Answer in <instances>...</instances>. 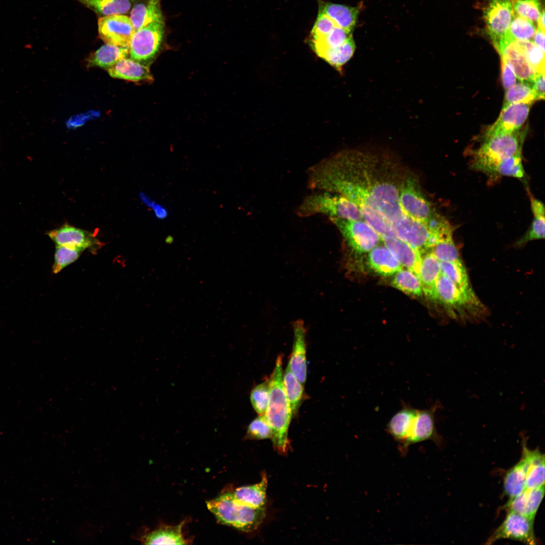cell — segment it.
<instances>
[{
	"instance_id": "1",
	"label": "cell",
	"mask_w": 545,
	"mask_h": 545,
	"mask_svg": "<svg viewBox=\"0 0 545 545\" xmlns=\"http://www.w3.org/2000/svg\"><path fill=\"white\" fill-rule=\"evenodd\" d=\"M377 161L376 157L360 151L340 152L323 164L320 187L353 202L363 220L381 238L396 237L424 251L429 246L431 232L404 212L399 201L400 184L390 172L382 170Z\"/></svg>"
},
{
	"instance_id": "2",
	"label": "cell",
	"mask_w": 545,
	"mask_h": 545,
	"mask_svg": "<svg viewBox=\"0 0 545 545\" xmlns=\"http://www.w3.org/2000/svg\"><path fill=\"white\" fill-rule=\"evenodd\" d=\"M282 355H279L269 380V400L265 413L272 430L275 448L285 453L289 447L288 429L292 416L283 380Z\"/></svg>"
},
{
	"instance_id": "3",
	"label": "cell",
	"mask_w": 545,
	"mask_h": 545,
	"mask_svg": "<svg viewBox=\"0 0 545 545\" xmlns=\"http://www.w3.org/2000/svg\"><path fill=\"white\" fill-rule=\"evenodd\" d=\"M208 509L221 523L245 532L255 530L265 517V509H254L242 504L233 492L223 493L206 502Z\"/></svg>"
},
{
	"instance_id": "4",
	"label": "cell",
	"mask_w": 545,
	"mask_h": 545,
	"mask_svg": "<svg viewBox=\"0 0 545 545\" xmlns=\"http://www.w3.org/2000/svg\"><path fill=\"white\" fill-rule=\"evenodd\" d=\"M301 217L323 214L330 218L352 221H363L357 206L346 197L328 192L315 193L307 196L297 210Z\"/></svg>"
},
{
	"instance_id": "5",
	"label": "cell",
	"mask_w": 545,
	"mask_h": 545,
	"mask_svg": "<svg viewBox=\"0 0 545 545\" xmlns=\"http://www.w3.org/2000/svg\"><path fill=\"white\" fill-rule=\"evenodd\" d=\"M436 289L438 301L442 302L454 317L478 316L484 311V306L472 289L460 288L442 272Z\"/></svg>"
},
{
	"instance_id": "6",
	"label": "cell",
	"mask_w": 545,
	"mask_h": 545,
	"mask_svg": "<svg viewBox=\"0 0 545 545\" xmlns=\"http://www.w3.org/2000/svg\"><path fill=\"white\" fill-rule=\"evenodd\" d=\"M524 133L519 130L513 132H486L483 142L474 151L472 157L490 160L508 158L522 152Z\"/></svg>"
},
{
	"instance_id": "7",
	"label": "cell",
	"mask_w": 545,
	"mask_h": 545,
	"mask_svg": "<svg viewBox=\"0 0 545 545\" xmlns=\"http://www.w3.org/2000/svg\"><path fill=\"white\" fill-rule=\"evenodd\" d=\"M399 190L400 203L404 212L429 229L431 224L439 214L433 210L430 203L424 197L416 179L410 176L403 178Z\"/></svg>"
},
{
	"instance_id": "8",
	"label": "cell",
	"mask_w": 545,
	"mask_h": 545,
	"mask_svg": "<svg viewBox=\"0 0 545 545\" xmlns=\"http://www.w3.org/2000/svg\"><path fill=\"white\" fill-rule=\"evenodd\" d=\"M164 33L163 19L152 22L135 31L129 45L130 58L149 66L159 51Z\"/></svg>"
},
{
	"instance_id": "9",
	"label": "cell",
	"mask_w": 545,
	"mask_h": 545,
	"mask_svg": "<svg viewBox=\"0 0 545 545\" xmlns=\"http://www.w3.org/2000/svg\"><path fill=\"white\" fill-rule=\"evenodd\" d=\"M330 220L338 228L348 246L358 253L369 252L382 241L380 236L364 221L337 218Z\"/></svg>"
},
{
	"instance_id": "10",
	"label": "cell",
	"mask_w": 545,
	"mask_h": 545,
	"mask_svg": "<svg viewBox=\"0 0 545 545\" xmlns=\"http://www.w3.org/2000/svg\"><path fill=\"white\" fill-rule=\"evenodd\" d=\"M534 519L520 513L508 511L502 523L486 540L491 544L501 539H511L527 544H535L536 540L533 529Z\"/></svg>"
},
{
	"instance_id": "11",
	"label": "cell",
	"mask_w": 545,
	"mask_h": 545,
	"mask_svg": "<svg viewBox=\"0 0 545 545\" xmlns=\"http://www.w3.org/2000/svg\"><path fill=\"white\" fill-rule=\"evenodd\" d=\"M487 33L493 44L504 38L514 13L510 0H486L482 8Z\"/></svg>"
},
{
	"instance_id": "12",
	"label": "cell",
	"mask_w": 545,
	"mask_h": 545,
	"mask_svg": "<svg viewBox=\"0 0 545 545\" xmlns=\"http://www.w3.org/2000/svg\"><path fill=\"white\" fill-rule=\"evenodd\" d=\"M100 38L106 44L129 47L135 29L130 18L122 14L103 16L98 21Z\"/></svg>"
},
{
	"instance_id": "13",
	"label": "cell",
	"mask_w": 545,
	"mask_h": 545,
	"mask_svg": "<svg viewBox=\"0 0 545 545\" xmlns=\"http://www.w3.org/2000/svg\"><path fill=\"white\" fill-rule=\"evenodd\" d=\"M493 45L500 53L501 59L511 68L519 80L530 82L532 79L535 73L516 39L507 33L504 38Z\"/></svg>"
},
{
	"instance_id": "14",
	"label": "cell",
	"mask_w": 545,
	"mask_h": 545,
	"mask_svg": "<svg viewBox=\"0 0 545 545\" xmlns=\"http://www.w3.org/2000/svg\"><path fill=\"white\" fill-rule=\"evenodd\" d=\"M470 166L472 170L492 177L505 176L521 179L525 174L522 152L499 160L472 157Z\"/></svg>"
},
{
	"instance_id": "15",
	"label": "cell",
	"mask_w": 545,
	"mask_h": 545,
	"mask_svg": "<svg viewBox=\"0 0 545 545\" xmlns=\"http://www.w3.org/2000/svg\"><path fill=\"white\" fill-rule=\"evenodd\" d=\"M440 407L441 404L436 403L428 409H418L410 434L400 449L401 452L406 453L410 445L416 443L428 440L436 443L441 441V437L436 430L434 418Z\"/></svg>"
},
{
	"instance_id": "16",
	"label": "cell",
	"mask_w": 545,
	"mask_h": 545,
	"mask_svg": "<svg viewBox=\"0 0 545 545\" xmlns=\"http://www.w3.org/2000/svg\"><path fill=\"white\" fill-rule=\"evenodd\" d=\"M48 235L56 246H68L83 250L94 249L100 246V242L93 234L70 225L65 224L53 230Z\"/></svg>"
},
{
	"instance_id": "17",
	"label": "cell",
	"mask_w": 545,
	"mask_h": 545,
	"mask_svg": "<svg viewBox=\"0 0 545 545\" xmlns=\"http://www.w3.org/2000/svg\"><path fill=\"white\" fill-rule=\"evenodd\" d=\"M293 330V345L288 365L298 381L304 385L306 380L307 363L306 330L303 322L301 320L295 322Z\"/></svg>"
},
{
	"instance_id": "18",
	"label": "cell",
	"mask_w": 545,
	"mask_h": 545,
	"mask_svg": "<svg viewBox=\"0 0 545 545\" xmlns=\"http://www.w3.org/2000/svg\"><path fill=\"white\" fill-rule=\"evenodd\" d=\"M532 104L517 103L503 106L498 119L487 131L513 132L520 130L528 116Z\"/></svg>"
},
{
	"instance_id": "19",
	"label": "cell",
	"mask_w": 545,
	"mask_h": 545,
	"mask_svg": "<svg viewBox=\"0 0 545 545\" xmlns=\"http://www.w3.org/2000/svg\"><path fill=\"white\" fill-rule=\"evenodd\" d=\"M382 241L402 266L412 271L419 279L422 259L421 252L395 237L385 236L382 238Z\"/></svg>"
},
{
	"instance_id": "20",
	"label": "cell",
	"mask_w": 545,
	"mask_h": 545,
	"mask_svg": "<svg viewBox=\"0 0 545 545\" xmlns=\"http://www.w3.org/2000/svg\"><path fill=\"white\" fill-rule=\"evenodd\" d=\"M418 409L403 402L401 408L391 418L386 430L400 445V450L409 438Z\"/></svg>"
},
{
	"instance_id": "21",
	"label": "cell",
	"mask_w": 545,
	"mask_h": 545,
	"mask_svg": "<svg viewBox=\"0 0 545 545\" xmlns=\"http://www.w3.org/2000/svg\"><path fill=\"white\" fill-rule=\"evenodd\" d=\"M544 495V485L534 488H525L518 495L510 498L505 506L513 511L534 519Z\"/></svg>"
},
{
	"instance_id": "22",
	"label": "cell",
	"mask_w": 545,
	"mask_h": 545,
	"mask_svg": "<svg viewBox=\"0 0 545 545\" xmlns=\"http://www.w3.org/2000/svg\"><path fill=\"white\" fill-rule=\"evenodd\" d=\"M520 460L506 473L504 479V490L506 495L514 497L525 488L527 469L529 463V449L523 441Z\"/></svg>"
},
{
	"instance_id": "23",
	"label": "cell",
	"mask_w": 545,
	"mask_h": 545,
	"mask_svg": "<svg viewBox=\"0 0 545 545\" xmlns=\"http://www.w3.org/2000/svg\"><path fill=\"white\" fill-rule=\"evenodd\" d=\"M318 12L332 19L336 24L348 32H352L359 14V8L318 0Z\"/></svg>"
},
{
	"instance_id": "24",
	"label": "cell",
	"mask_w": 545,
	"mask_h": 545,
	"mask_svg": "<svg viewBox=\"0 0 545 545\" xmlns=\"http://www.w3.org/2000/svg\"><path fill=\"white\" fill-rule=\"evenodd\" d=\"M109 75L116 78L133 82L148 81L153 80L149 66L131 58H123L107 69Z\"/></svg>"
},
{
	"instance_id": "25",
	"label": "cell",
	"mask_w": 545,
	"mask_h": 545,
	"mask_svg": "<svg viewBox=\"0 0 545 545\" xmlns=\"http://www.w3.org/2000/svg\"><path fill=\"white\" fill-rule=\"evenodd\" d=\"M441 273L440 261L431 251L422 257L419 275L422 290L432 300H438L436 286Z\"/></svg>"
},
{
	"instance_id": "26",
	"label": "cell",
	"mask_w": 545,
	"mask_h": 545,
	"mask_svg": "<svg viewBox=\"0 0 545 545\" xmlns=\"http://www.w3.org/2000/svg\"><path fill=\"white\" fill-rule=\"evenodd\" d=\"M368 263L376 273L388 277L402 268L398 260L385 246L377 245L369 251Z\"/></svg>"
},
{
	"instance_id": "27",
	"label": "cell",
	"mask_w": 545,
	"mask_h": 545,
	"mask_svg": "<svg viewBox=\"0 0 545 545\" xmlns=\"http://www.w3.org/2000/svg\"><path fill=\"white\" fill-rule=\"evenodd\" d=\"M267 486V479L264 474L258 483L238 487L233 494L236 500L243 505L254 509L264 508Z\"/></svg>"
},
{
	"instance_id": "28",
	"label": "cell",
	"mask_w": 545,
	"mask_h": 545,
	"mask_svg": "<svg viewBox=\"0 0 545 545\" xmlns=\"http://www.w3.org/2000/svg\"><path fill=\"white\" fill-rule=\"evenodd\" d=\"M183 522L175 526H164L146 532L138 537L145 544H185L186 540L182 534Z\"/></svg>"
},
{
	"instance_id": "29",
	"label": "cell",
	"mask_w": 545,
	"mask_h": 545,
	"mask_svg": "<svg viewBox=\"0 0 545 545\" xmlns=\"http://www.w3.org/2000/svg\"><path fill=\"white\" fill-rule=\"evenodd\" d=\"M130 18L135 31L163 19L159 0H139L133 7Z\"/></svg>"
},
{
	"instance_id": "30",
	"label": "cell",
	"mask_w": 545,
	"mask_h": 545,
	"mask_svg": "<svg viewBox=\"0 0 545 545\" xmlns=\"http://www.w3.org/2000/svg\"><path fill=\"white\" fill-rule=\"evenodd\" d=\"M129 53V47L106 44L89 56L87 65L108 69L119 60L126 58Z\"/></svg>"
},
{
	"instance_id": "31",
	"label": "cell",
	"mask_w": 545,
	"mask_h": 545,
	"mask_svg": "<svg viewBox=\"0 0 545 545\" xmlns=\"http://www.w3.org/2000/svg\"><path fill=\"white\" fill-rule=\"evenodd\" d=\"M453 227L449 223L440 233L438 240L431 248V252L440 262L460 260L453 238Z\"/></svg>"
},
{
	"instance_id": "32",
	"label": "cell",
	"mask_w": 545,
	"mask_h": 545,
	"mask_svg": "<svg viewBox=\"0 0 545 545\" xmlns=\"http://www.w3.org/2000/svg\"><path fill=\"white\" fill-rule=\"evenodd\" d=\"M530 205L533 215V221L525 235L517 241V246H522L535 240L544 238L545 213L542 202L533 197H530Z\"/></svg>"
},
{
	"instance_id": "33",
	"label": "cell",
	"mask_w": 545,
	"mask_h": 545,
	"mask_svg": "<svg viewBox=\"0 0 545 545\" xmlns=\"http://www.w3.org/2000/svg\"><path fill=\"white\" fill-rule=\"evenodd\" d=\"M355 49V43L351 36L341 45L325 51L319 57L340 73H343L344 66L352 58Z\"/></svg>"
},
{
	"instance_id": "34",
	"label": "cell",
	"mask_w": 545,
	"mask_h": 545,
	"mask_svg": "<svg viewBox=\"0 0 545 545\" xmlns=\"http://www.w3.org/2000/svg\"><path fill=\"white\" fill-rule=\"evenodd\" d=\"M351 36V33L337 26L322 37L314 40L308 39V43L316 55L319 57L325 51L341 45Z\"/></svg>"
},
{
	"instance_id": "35",
	"label": "cell",
	"mask_w": 545,
	"mask_h": 545,
	"mask_svg": "<svg viewBox=\"0 0 545 545\" xmlns=\"http://www.w3.org/2000/svg\"><path fill=\"white\" fill-rule=\"evenodd\" d=\"M96 13L103 16L127 13L132 0H78Z\"/></svg>"
},
{
	"instance_id": "36",
	"label": "cell",
	"mask_w": 545,
	"mask_h": 545,
	"mask_svg": "<svg viewBox=\"0 0 545 545\" xmlns=\"http://www.w3.org/2000/svg\"><path fill=\"white\" fill-rule=\"evenodd\" d=\"M544 485V456L538 449L529 450L525 488H534Z\"/></svg>"
},
{
	"instance_id": "37",
	"label": "cell",
	"mask_w": 545,
	"mask_h": 545,
	"mask_svg": "<svg viewBox=\"0 0 545 545\" xmlns=\"http://www.w3.org/2000/svg\"><path fill=\"white\" fill-rule=\"evenodd\" d=\"M285 392L289 403L292 416L300 406L304 396V388L290 369L288 365L283 376Z\"/></svg>"
},
{
	"instance_id": "38",
	"label": "cell",
	"mask_w": 545,
	"mask_h": 545,
	"mask_svg": "<svg viewBox=\"0 0 545 545\" xmlns=\"http://www.w3.org/2000/svg\"><path fill=\"white\" fill-rule=\"evenodd\" d=\"M392 285L404 293L415 296L422 294L419 278L408 269H401L396 274L392 281Z\"/></svg>"
},
{
	"instance_id": "39",
	"label": "cell",
	"mask_w": 545,
	"mask_h": 545,
	"mask_svg": "<svg viewBox=\"0 0 545 545\" xmlns=\"http://www.w3.org/2000/svg\"><path fill=\"white\" fill-rule=\"evenodd\" d=\"M441 272L461 289L472 290L467 271L461 259L452 262H440Z\"/></svg>"
},
{
	"instance_id": "40",
	"label": "cell",
	"mask_w": 545,
	"mask_h": 545,
	"mask_svg": "<svg viewBox=\"0 0 545 545\" xmlns=\"http://www.w3.org/2000/svg\"><path fill=\"white\" fill-rule=\"evenodd\" d=\"M535 95L530 82L521 81L506 90L503 106L512 103H532Z\"/></svg>"
},
{
	"instance_id": "41",
	"label": "cell",
	"mask_w": 545,
	"mask_h": 545,
	"mask_svg": "<svg viewBox=\"0 0 545 545\" xmlns=\"http://www.w3.org/2000/svg\"><path fill=\"white\" fill-rule=\"evenodd\" d=\"M536 30L534 22L514 14L507 33L516 40L532 41Z\"/></svg>"
},
{
	"instance_id": "42",
	"label": "cell",
	"mask_w": 545,
	"mask_h": 545,
	"mask_svg": "<svg viewBox=\"0 0 545 545\" xmlns=\"http://www.w3.org/2000/svg\"><path fill=\"white\" fill-rule=\"evenodd\" d=\"M516 40L535 74L544 73V52L532 41Z\"/></svg>"
},
{
	"instance_id": "43",
	"label": "cell",
	"mask_w": 545,
	"mask_h": 545,
	"mask_svg": "<svg viewBox=\"0 0 545 545\" xmlns=\"http://www.w3.org/2000/svg\"><path fill=\"white\" fill-rule=\"evenodd\" d=\"M84 250L68 246H57L54 255L52 271L58 274L77 260Z\"/></svg>"
},
{
	"instance_id": "44",
	"label": "cell",
	"mask_w": 545,
	"mask_h": 545,
	"mask_svg": "<svg viewBox=\"0 0 545 545\" xmlns=\"http://www.w3.org/2000/svg\"><path fill=\"white\" fill-rule=\"evenodd\" d=\"M514 13L537 22L543 9L541 10L540 0H510Z\"/></svg>"
},
{
	"instance_id": "45",
	"label": "cell",
	"mask_w": 545,
	"mask_h": 545,
	"mask_svg": "<svg viewBox=\"0 0 545 545\" xmlns=\"http://www.w3.org/2000/svg\"><path fill=\"white\" fill-rule=\"evenodd\" d=\"M250 402L256 413L265 415L269 400V380L266 379L256 386L250 393Z\"/></svg>"
},
{
	"instance_id": "46",
	"label": "cell",
	"mask_w": 545,
	"mask_h": 545,
	"mask_svg": "<svg viewBox=\"0 0 545 545\" xmlns=\"http://www.w3.org/2000/svg\"><path fill=\"white\" fill-rule=\"evenodd\" d=\"M272 430L265 414L259 415L248 425L246 438L251 440L271 439Z\"/></svg>"
},
{
	"instance_id": "47",
	"label": "cell",
	"mask_w": 545,
	"mask_h": 545,
	"mask_svg": "<svg viewBox=\"0 0 545 545\" xmlns=\"http://www.w3.org/2000/svg\"><path fill=\"white\" fill-rule=\"evenodd\" d=\"M338 26L335 22L325 14L318 12L315 22L310 32L309 40L322 37Z\"/></svg>"
},
{
	"instance_id": "48",
	"label": "cell",
	"mask_w": 545,
	"mask_h": 545,
	"mask_svg": "<svg viewBox=\"0 0 545 545\" xmlns=\"http://www.w3.org/2000/svg\"><path fill=\"white\" fill-rule=\"evenodd\" d=\"M502 63V80L504 88L507 90L516 82V77L511 68L503 60Z\"/></svg>"
},
{
	"instance_id": "49",
	"label": "cell",
	"mask_w": 545,
	"mask_h": 545,
	"mask_svg": "<svg viewBox=\"0 0 545 545\" xmlns=\"http://www.w3.org/2000/svg\"><path fill=\"white\" fill-rule=\"evenodd\" d=\"M530 82L535 95V100L543 99L544 97V73L535 74Z\"/></svg>"
},
{
	"instance_id": "50",
	"label": "cell",
	"mask_w": 545,
	"mask_h": 545,
	"mask_svg": "<svg viewBox=\"0 0 545 545\" xmlns=\"http://www.w3.org/2000/svg\"><path fill=\"white\" fill-rule=\"evenodd\" d=\"M544 32L537 28L532 39L533 43L544 52Z\"/></svg>"
},
{
	"instance_id": "51",
	"label": "cell",
	"mask_w": 545,
	"mask_h": 545,
	"mask_svg": "<svg viewBox=\"0 0 545 545\" xmlns=\"http://www.w3.org/2000/svg\"><path fill=\"white\" fill-rule=\"evenodd\" d=\"M537 28L544 32V10H542L541 15L537 21Z\"/></svg>"
}]
</instances>
